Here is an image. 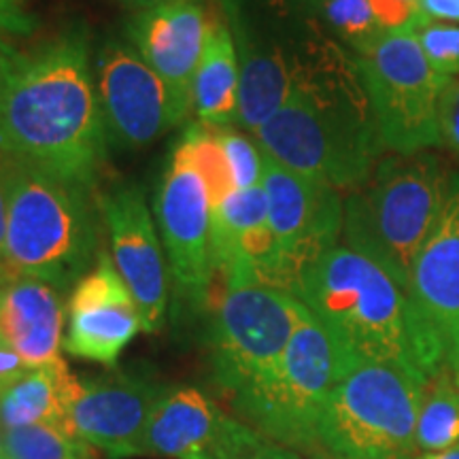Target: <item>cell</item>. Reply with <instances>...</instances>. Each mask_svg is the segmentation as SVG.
Here are the masks:
<instances>
[{"instance_id":"cell-8","label":"cell","mask_w":459,"mask_h":459,"mask_svg":"<svg viewBox=\"0 0 459 459\" xmlns=\"http://www.w3.org/2000/svg\"><path fill=\"white\" fill-rule=\"evenodd\" d=\"M355 65L383 149L415 156L438 145V102L451 79L434 71L415 30L387 32Z\"/></svg>"},{"instance_id":"cell-39","label":"cell","mask_w":459,"mask_h":459,"mask_svg":"<svg viewBox=\"0 0 459 459\" xmlns=\"http://www.w3.org/2000/svg\"><path fill=\"white\" fill-rule=\"evenodd\" d=\"M13 277V274L9 273V268H7V264H4V260H0V290H3V285L7 283V281Z\"/></svg>"},{"instance_id":"cell-11","label":"cell","mask_w":459,"mask_h":459,"mask_svg":"<svg viewBox=\"0 0 459 459\" xmlns=\"http://www.w3.org/2000/svg\"><path fill=\"white\" fill-rule=\"evenodd\" d=\"M156 217L164 238L175 296V315L204 311L213 287L211 203L203 177L177 145L156 196Z\"/></svg>"},{"instance_id":"cell-30","label":"cell","mask_w":459,"mask_h":459,"mask_svg":"<svg viewBox=\"0 0 459 459\" xmlns=\"http://www.w3.org/2000/svg\"><path fill=\"white\" fill-rule=\"evenodd\" d=\"M438 145L459 158V77L451 79L438 102Z\"/></svg>"},{"instance_id":"cell-18","label":"cell","mask_w":459,"mask_h":459,"mask_svg":"<svg viewBox=\"0 0 459 459\" xmlns=\"http://www.w3.org/2000/svg\"><path fill=\"white\" fill-rule=\"evenodd\" d=\"M409 294L459 375V177H451L438 221L412 264Z\"/></svg>"},{"instance_id":"cell-29","label":"cell","mask_w":459,"mask_h":459,"mask_svg":"<svg viewBox=\"0 0 459 459\" xmlns=\"http://www.w3.org/2000/svg\"><path fill=\"white\" fill-rule=\"evenodd\" d=\"M226 152L230 169H232L237 189H249L262 186V152L247 136L223 128L215 130Z\"/></svg>"},{"instance_id":"cell-5","label":"cell","mask_w":459,"mask_h":459,"mask_svg":"<svg viewBox=\"0 0 459 459\" xmlns=\"http://www.w3.org/2000/svg\"><path fill=\"white\" fill-rule=\"evenodd\" d=\"M451 175L428 153L381 160L344 203L347 247L409 290L412 264L443 211Z\"/></svg>"},{"instance_id":"cell-33","label":"cell","mask_w":459,"mask_h":459,"mask_svg":"<svg viewBox=\"0 0 459 459\" xmlns=\"http://www.w3.org/2000/svg\"><path fill=\"white\" fill-rule=\"evenodd\" d=\"M30 368L32 366H28L20 355L11 351L4 344H0V392Z\"/></svg>"},{"instance_id":"cell-21","label":"cell","mask_w":459,"mask_h":459,"mask_svg":"<svg viewBox=\"0 0 459 459\" xmlns=\"http://www.w3.org/2000/svg\"><path fill=\"white\" fill-rule=\"evenodd\" d=\"M82 385L57 358L45 366L24 372L0 392V428L54 426L71 432V406Z\"/></svg>"},{"instance_id":"cell-7","label":"cell","mask_w":459,"mask_h":459,"mask_svg":"<svg viewBox=\"0 0 459 459\" xmlns=\"http://www.w3.org/2000/svg\"><path fill=\"white\" fill-rule=\"evenodd\" d=\"M347 364L324 325L304 307L277 368L232 406L268 443L315 453L321 412Z\"/></svg>"},{"instance_id":"cell-37","label":"cell","mask_w":459,"mask_h":459,"mask_svg":"<svg viewBox=\"0 0 459 459\" xmlns=\"http://www.w3.org/2000/svg\"><path fill=\"white\" fill-rule=\"evenodd\" d=\"M128 9H134V11H147V9H153V7H160V4L164 3H170V0H122Z\"/></svg>"},{"instance_id":"cell-32","label":"cell","mask_w":459,"mask_h":459,"mask_svg":"<svg viewBox=\"0 0 459 459\" xmlns=\"http://www.w3.org/2000/svg\"><path fill=\"white\" fill-rule=\"evenodd\" d=\"M417 4L428 20L459 24V0H417Z\"/></svg>"},{"instance_id":"cell-23","label":"cell","mask_w":459,"mask_h":459,"mask_svg":"<svg viewBox=\"0 0 459 459\" xmlns=\"http://www.w3.org/2000/svg\"><path fill=\"white\" fill-rule=\"evenodd\" d=\"M234 43L240 65L237 122L255 134L291 96L302 62H290L279 49L237 39Z\"/></svg>"},{"instance_id":"cell-40","label":"cell","mask_w":459,"mask_h":459,"mask_svg":"<svg viewBox=\"0 0 459 459\" xmlns=\"http://www.w3.org/2000/svg\"><path fill=\"white\" fill-rule=\"evenodd\" d=\"M0 457H3V428H0Z\"/></svg>"},{"instance_id":"cell-14","label":"cell","mask_w":459,"mask_h":459,"mask_svg":"<svg viewBox=\"0 0 459 459\" xmlns=\"http://www.w3.org/2000/svg\"><path fill=\"white\" fill-rule=\"evenodd\" d=\"M111 238V260L134 296L143 330L158 332L169 307V264L141 187L124 186L99 200Z\"/></svg>"},{"instance_id":"cell-12","label":"cell","mask_w":459,"mask_h":459,"mask_svg":"<svg viewBox=\"0 0 459 459\" xmlns=\"http://www.w3.org/2000/svg\"><path fill=\"white\" fill-rule=\"evenodd\" d=\"M268 440L194 387L164 394L149 421L143 455L169 459H255Z\"/></svg>"},{"instance_id":"cell-22","label":"cell","mask_w":459,"mask_h":459,"mask_svg":"<svg viewBox=\"0 0 459 459\" xmlns=\"http://www.w3.org/2000/svg\"><path fill=\"white\" fill-rule=\"evenodd\" d=\"M238 90L237 43L226 22L213 15L192 91V108L198 124L211 130L230 128L238 119Z\"/></svg>"},{"instance_id":"cell-6","label":"cell","mask_w":459,"mask_h":459,"mask_svg":"<svg viewBox=\"0 0 459 459\" xmlns=\"http://www.w3.org/2000/svg\"><path fill=\"white\" fill-rule=\"evenodd\" d=\"M423 383L387 364L349 361L317 426L324 459H415Z\"/></svg>"},{"instance_id":"cell-10","label":"cell","mask_w":459,"mask_h":459,"mask_svg":"<svg viewBox=\"0 0 459 459\" xmlns=\"http://www.w3.org/2000/svg\"><path fill=\"white\" fill-rule=\"evenodd\" d=\"M262 152V186L277 245L281 290L296 296L302 273L338 245L344 226L341 189L298 175Z\"/></svg>"},{"instance_id":"cell-16","label":"cell","mask_w":459,"mask_h":459,"mask_svg":"<svg viewBox=\"0 0 459 459\" xmlns=\"http://www.w3.org/2000/svg\"><path fill=\"white\" fill-rule=\"evenodd\" d=\"M211 15L203 0H170L139 11L128 22V39L166 85L179 126L192 111L194 79L203 60Z\"/></svg>"},{"instance_id":"cell-15","label":"cell","mask_w":459,"mask_h":459,"mask_svg":"<svg viewBox=\"0 0 459 459\" xmlns=\"http://www.w3.org/2000/svg\"><path fill=\"white\" fill-rule=\"evenodd\" d=\"M169 387L145 375L82 378L71 406V432L111 459L143 455L149 421Z\"/></svg>"},{"instance_id":"cell-31","label":"cell","mask_w":459,"mask_h":459,"mask_svg":"<svg viewBox=\"0 0 459 459\" xmlns=\"http://www.w3.org/2000/svg\"><path fill=\"white\" fill-rule=\"evenodd\" d=\"M37 30V20L28 13L22 0H0V39H24Z\"/></svg>"},{"instance_id":"cell-9","label":"cell","mask_w":459,"mask_h":459,"mask_svg":"<svg viewBox=\"0 0 459 459\" xmlns=\"http://www.w3.org/2000/svg\"><path fill=\"white\" fill-rule=\"evenodd\" d=\"M304 304L274 287L226 285L211 330L213 377L230 402L254 389L283 358Z\"/></svg>"},{"instance_id":"cell-36","label":"cell","mask_w":459,"mask_h":459,"mask_svg":"<svg viewBox=\"0 0 459 459\" xmlns=\"http://www.w3.org/2000/svg\"><path fill=\"white\" fill-rule=\"evenodd\" d=\"M255 459H302V457L298 455L296 451L287 449V446L268 443L260 453H257Z\"/></svg>"},{"instance_id":"cell-27","label":"cell","mask_w":459,"mask_h":459,"mask_svg":"<svg viewBox=\"0 0 459 459\" xmlns=\"http://www.w3.org/2000/svg\"><path fill=\"white\" fill-rule=\"evenodd\" d=\"M321 13L358 56L370 51L387 34L378 26L370 0H321Z\"/></svg>"},{"instance_id":"cell-35","label":"cell","mask_w":459,"mask_h":459,"mask_svg":"<svg viewBox=\"0 0 459 459\" xmlns=\"http://www.w3.org/2000/svg\"><path fill=\"white\" fill-rule=\"evenodd\" d=\"M7 215H9V203H7V186H4V175L0 169V260L4 255V238H7Z\"/></svg>"},{"instance_id":"cell-13","label":"cell","mask_w":459,"mask_h":459,"mask_svg":"<svg viewBox=\"0 0 459 459\" xmlns=\"http://www.w3.org/2000/svg\"><path fill=\"white\" fill-rule=\"evenodd\" d=\"M96 96L107 141L122 149H139L172 128V105L166 85L132 43L113 39L99 51Z\"/></svg>"},{"instance_id":"cell-19","label":"cell","mask_w":459,"mask_h":459,"mask_svg":"<svg viewBox=\"0 0 459 459\" xmlns=\"http://www.w3.org/2000/svg\"><path fill=\"white\" fill-rule=\"evenodd\" d=\"M211 255L215 274H221L226 285L255 283L281 290L264 186L238 189L211 209Z\"/></svg>"},{"instance_id":"cell-26","label":"cell","mask_w":459,"mask_h":459,"mask_svg":"<svg viewBox=\"0 0 459 459\" xmlns=\"http://www.w3.org/2000/svg\"><path fill=\"white\" fill-rule=\"evenodd\" d=\"M0 459H96V453L60 428L26 426L4 429Z\"/></svg>"},{"instance_id":"cell-2","label":"cell","mask_w":459,"mask_h":459,"mask_svg":"<svg viewBox=\"0 0 459 459\" xmlns=\"http://www.w3.org/2000/svg\"><path fill=\"white\" fill-rule=\"evenodd\" d=\"M296 298L324 325L347 361L409 372L423 385L446 368L440 338L406 287L347 245H336L302 273Z\"/></svg>"},{"instance_id":"cell-34","label":"cell","mask_w":459,"mask_h":459,"mask_svg":"<svg viewBox=\"0 0 459 459\" xmlns=\"http://www.w3.org/2000/svg\"><path fill=\"white\" fill-rule=\"evenodd\" d=\"M17 57H20V54L4 39H0V111H3V102L4 96H7Z\"/></svg>"},{"instance_id":"cell-1","label":"cell","mask_w":459,"mask_h":459,"mask_svg":"<svg viewBox=\"0 0 459 459\" xmlns=\"http://www.w3.org/2000/svg\"><path fill=\"white\" fill-rule=\"evenodd\" d=\"M107 145L85 28L20 54L0 111V156L91 187Z\"/></svg>"},{"instance_id":"cell-20","label":"cell","mask_w":459,"mask_h":459,"mask_svg":"<svg viewBox=\"0 0 459 459\" xmlns=\"http://www.w3.org/2000/svg\"><path fill=\"white\" fill-rule=\"evenodd\" d=\"M65 291L30 277H11L0 290V344L37 368L60 358Z\"/></svg>"},{"instance_id":"cell-4","label":"cell","mask_w":459,"mask_h":459,"mask_svg":"<svg viewBox=\"0 0 459 459\" xmlns=\"http://www.w3.org/2000/svg\"><path fill=\"white\" fill-rule=\"evenodd\" d=\"M7 186L4 255L13 277H30L66 291L91 266L99 245L88 189L37 166L0 156Z\"/></svg>"},{"instance_id":"cell-25","label":"cell","mask_w":459,"mask_h":459,"mask_svg":"<svg viewBox=\"0 0 459 459\" xmlns=\"http://www.w3.org/2000/svg\"><path fill=\"white\" fill-rule=\"evenodd\" d=\"M179 147L186 152L187 160L198 170V175L203 177L211 209L221 204L234 192H238L228 156L215 130L204 128L200 124L189 126L179 141Z\"/></svg>"},{"instance_id":"cell-3","label":"cell","mask_w":459,"mask_h":459,"mask_svg":"<svg viewBox=\"0 0 459 459\" xmlns=\"http://www.w3.org/2000/svg\"><path fill=\"white\" fill-rule=\"evenodd\" d=\"M255 139L281 166L336 189L361 186L383 152L358 65L328 57L300 65L291 96Z\"/></svg>"},{"instance_id":"cell-41","label":"cell","mask_w":459,"mask_h":459,"mask_svg":"<svg viewBox=\"0 0 459 459\" xmlns=\"http://www.w3.org/2000/svg\"><path fill=\"white\" fill-rule=\"evenodd\" d=\"M411 3H417V0H411Z\"/></svg>"},{"instance_id":"cell-28","label":"cell","mask_w":459,"mask_h":459,"mask_svg":"<svg viewBox=\"0 0 459 459\" xmlns=\"http://www.w3.org/2000/svg\"><path fill=\"white\" fill-rule=\"evenodd\" d=\"M419 45L434 71L446 79L459 77V26L423 20L415 28Z\"/></svg>"},{"instance_id":"cell-17","label":"cell","mask_w":459,"mask_h":459,"mask_svg":"<svg viewBox=\"0 0 459 459\" xmlns=\"http://www.w3.org/2000/svg\"><path fill=\"white\" fill-rule=\"evenodd\" d=\"M141 330L143 319L134 296L119 277L111 255L99 254L94 271L73 290L65 349L74 358L113 366Z\"/></svg>"},{"instance_id":"cell-24","label":"cell","mask_w":459,"mask_h":459,"mask_svg":"<svg viewBox=\"0 0 459 459\" xmlns=\"http://www.w3.org/2000/svg\"><path fill=\"white\" fill-rule=\"evenodd\" d=\"M415 445L423 455L459 445V375L449 368L423 387Z\"/></svg>"},{"instance_id":"cell-38","label":"cell","mask_w":459,"mask_h":459,"mask_svg":"<svg viewBox=\"0 0 459 459\" xmlns=\"http://www.w3.org/2000/svg\"><path fill=\"white\" fill-rule=\"evenodd\" d=\"M415 459H459V445L449 446V449L438 451V453H426V455L415 457Z\"/></svg>"}]
</instances>
